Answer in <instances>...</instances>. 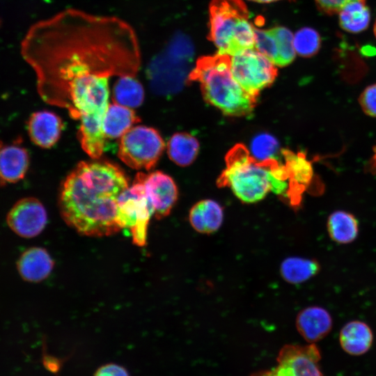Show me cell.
Listing matches in <instances>:
<instances>
[{"mask_svg":"<svg viewBox=\"0 0 376 376\" xmlns=\"http://www.w3.org/2000/svg\"><path fill=\"white\" fill-rule=\"evenodd\" d=\"M21 53L36 73L41 99L79 120L82 149L92 159L100 158L109 80L135 77L141 66L134 29L116 17L68 9L33 24Z\"/></svg>","mask_w":376,"mask_h":376,"instance_id":"6da1fadb","label":"cell"},{"mask_svg":"<svg viewBox=\"0 0 376 376\" xmlns=\"http://www.w3.org/2000/svg\"><path fill=\"white\" fill-rule=\"evenodd\" d=\"M128 187V179L118 166L97 159L81 162L61 186V216L82 235H114L121 230L116 221L118 198Z\"/></svg>","mask_w":376,"mask_h":376,"instance_id":"7a4b0ae2","label":"cell"},{"mask_svg":"<svg viewBox=\"0 0 376 376\" xmlns=\"http://www.w3.org/2000/svg\"><path fill=\"white\" fill-rule=\"evenodd\" d=\"M188 79L198 81L205 100L226 115L246 116L256 106L257 97L233 77L229 55L218 53L199 58Z\"/></svg>","mask_w":376,"mask_h":376,"instance_id":"3957f363","label":"cell"},{"mask_svg":"<svg viewBox=\"0 0 376 376\" xmlns=\"http://www.w3.org/2000/svg\"><path fill=\"white\" fill-rule=\"evenodd\" d=\"M276 159L258 161L242 144L235 145L226 156V169L218 179L219 187H229L242 202L263 200L279 182L272 173Z\"/></svg>","mask_w":376,"mask_h":376,"instance_id":"277c9868","label":"cell"},{"mask_svg":"<svg viewBox=\"0 0 376 376\" xmlns=\"http://www.w3.org/2000/svg\"><path fill=\"white\" fill-rule=\"evenodd\" d=\"M249 11L242 0H212L210 4L209 39L219 54L233 56L253 49L255 29L249 21Z\"/></svg>","mask_w":376,"mask_h":376,"instance_id":"5b68a950","label":"cell"},{"mask_svg":"<svg viewBox=\"0 0 376 376\" xmlns=\"http://www.w3.org/2000/svg\"><path fill=\"white\" fill-rule=\"evenodd\" d=\"M143 173L136 174L131 186L118 196L116 221L122 230L130 229L132 242L139 246L146 244L147 230L154 210L146 195Z\"/></svg>","mask_w":376,"mask_h":376,"instance_id":"8992f818","label":"cell"},{"mask_svg":"<svg viewBox=\"0 0 376 376\" xmlns=\"http://www.w3.org/2000/svg\"><path fill=\"white\" fill-rule=\"evenodd\" d=\"M164 147L163 139L155 129L138 125L120 137L118 156L133 169L149 171L157 163Z\"/></svg>","mask_w":376,"mask_h":376,"instance_id":"52a82bcc","label":"cell"},{"mask_svg":"<svg viewBox=\"0 0 376 376\" xmlns=\"http://www.w3.org/2000/svg\"><path fill=\"white\" fill-rule=\"evenodd\" d=\"M230 68L235 79L256 97L260 91L274 82L277 75L275 65L253 49L238 52L230 56Z\"/></svg>","mask_w":376,"mask_h":376,"instance_id":"ba28073f","label":"cell"},{"mask_svg":"<svg viewBox=\"0 0 376 376\" xmlns=\"http://www.w3.org/2000/svg\"><path fill=\"white\" fill-rule=\"evenodd\" d=\"M6 223L17 235L32 238L40 235L47 223V214L42 203L36 198L18 200L6 215Z\"/></svg>","mask_w":376,"mask_h":376,"instance_id":"9c48e42d","label":"cell"},{"mask_svg":"<svg viewBox=\"0 0 376 376\" xmlns=\"http://www.w3.org/2000/svg\"><path fill=\"white\" fill-rule=\"evenodd\" d=\"M320 359L315 343L285 345L276 357L278 364L287 367L291 376H324L319 366Z\"/></svg>","mask_w":376,"mask_h":376,"instance_id":"30bf717a","label":"cell"},{"mask_svg":"<svg viewBox=\"0 0 376 376\" xmlns=\"http://www.w3.org/2000/svg\"><path fill=\"white\" fill-rule=\"evenodd\" d=\"M143 185L155 217L161 219L168 216L178 196L177 186L171 177L159 171H154L144 174Z\"/></svg>","mask_w":376,"mask_h":376,"instance_id":"8fae6325","label":"cell"},{"mask_svg":"<svg viewBox=\"0 0 376 376\" xmlns=\"http://www.w3.org/2000/svg\"><path fill=\"white\" fill-rule=\"evenodd\" d=\"M18 136L10 143L0 141V185L16 183L24 179L29 166L28 150Z\"/></svg>","mask_w":376,"mask_h":376,"instance_id":"7c38bea8","label":"cell"},{"mask_svg":"<svg viewBox=\"0 0 376 376\" xmlns=\"http://www.w3.org/2000/svg\"><path fill=\"white\" fill-rule=\"evenodd\" d=\"M282 155L288 175V191L286 198L291 205H297L301 201L302 193L312 179V166L304 153L295 154L284 150Z\"/></svg>","mask_w":376,"mask_h":376,"instance_id":"4fadbf2b","label":"cell"},{"mask_svg":"<svg viewBox=\"0 0 376 376\" xmlns=\"http://www.w3.org/2000/svg\"><path fill=\"white\" fill-rule=\"evenodd\" d=\"M63 124L56 113L47 111L33 113L26 122L28 134L31 141L42 148H50L58 141Z\"/></svg>","mask_w":376,"mask_h":376,"instance_id":"5bb4252c","label":"cell"},{"mask_svg":"<svg viewBox=\"0 0 376 376\" xmlns=\"http://www.w3.org/2000/svg\"><path fill=\"white\" fill-rule=\"evenodd\" d=\"M16 266L23 280L38 283L50 275L54 267V261L45 249L33 246L22 253Z\"/></svg>","mask_w":376,"mask_h":376,"instance_id":"9a60e30c","label":"cell"},{"mask_svg":"<svg viewBox=\"0 0 376 376\" xmlns=\"http://www.w3.org/2000/svg\"><path fill=\"white\" fill-rule=\"evenodd\" d=\"M296 328L308 343L323 339L332 329L329 313L320 306H309L301 311L296 318Z\"/></svg>","mask_w":376,"mask_h":376,"instance_id":"2e32d148","label":"cell"},{"mask_svg":"<svg viewBox=\"0 0 376 376\" xmlns=\"http://www.w3.org/2000/svg\"><path fill=\"white\" fill-rule=\"evenodd\" d=\"M224 210L217 201L205 199L195 203L189 210V221L196 232L211 234L217 231L223 224Z\"/></svg>","mask_w":376,"mask_h":376,"instance_id":"e0dca14e","label":"cell"},{"mask_svg":"<svg viewBox=\"0 0 376 376\" xmlns=\"http://www.w3.org/2000/svg\"><path fill=\"white\" fill-rule=\"evenodd\" d=\"M373 334L370 327L359 320L346 323L340 329L339 342L342 349L352 356L366 353L372 346Z\"/></svg>","mask_w":376,"mask_h":376,"instance_id":"ac0fdd59","label":"cell"},{"mask_svg":"<svg viewBox=\"0 0 376 376\" xmlns=\"http://www.w3.org/2000/svg\"><path fill=\"white\" fill-rule=\"evenodd\" d=\"M140 120L132 109L114 102L109 104L102 124L104 135L106 139L120 138Z\"/></svg>","mask_w":376,"mask_h":376,"instance_id":"d6986e66","label":"cell"},{"mask_svg":"<svg viewBox=\"0 0 376 376\" xmlns=\"http://www.w3.org/2000/svg\"><path fill=\"white\" fill-rule=\"evenodd\" d=\"M320 269V264L314 259L292 256L282 261L280 273L288 283L300 284L317 274Z\"/></svg>","mask_w":376,"mask_h":376,"instance_id":"ffe728a7","label":"cell"},{"mask_svg":"<svg viewBox=\"0 0 376 376\" xmlns=\"http://www.w3.org/2000/svg\"><path fill=\"white\" fill-rule=\"evenodd\" d=\"M330 238L339 244L353 242L359 232L358 221L351 213L345 211H335L331 213L327 223Z\"/></svg>","mask_w":376,"mask_h":376,"instance_id":"44dd1931","label":"cell"},{"mask_svg":"<svg viewBox=\"0 0 376 376\" xmlns=\"http://www.w3.org/2000/svg\"><path fill=\"white\" fill-rule=\"evenodd\" d=\"M199 150V143L192 135L180 132L174 134L168 142L167 152L169 158L180 166L191 164Z\"/></svg>","mask_w":376,"mask_h":376,"instance_id":"7402d4cb","label":"cell"},{"mask_svg":"<svg viewBox=\"0 0 376 376\" xmlns=\"http://www.w3.org/2000/svg\"><path fill=\"white\" fill-rule=\"evenodd\" d=\"M340 27L347 32L357 33L369 25L370 13L365 1H354L345 4L338 12Z\"/></svg>","mask_w":376,"mask_h":376,"instance_id":"603a6c76","label":"cell"},{"mask_svg":"<svg viewBox=\"0 0 376 376\" xmlns=\"http://www.w3.org/2000/svg\"><path fill=\"white\" fill-rule=\"evenodd\" d=\"M143 100V87L135 77H118L113 88L114 103L132 109L141 106Z\"/></svg>","mask_w":376,"mask_h":376,"instance_id":"cb8c5ba5","label":"cell"},{"mask_svg":"<svg viewBox=\"0 0 376 376\" xmlns=\"http://www.w3.org/2000/svg\"><path fill=\"white\" fill-rule=\"evenodd\" d=\"M320 44L321 40L318 32L310 27L301 28L296 32L293 38L295 52L304 57L315 55L319 51Z\"/></svg>","mask_w":376,"mask_h":376,"instance_id":"d4e9b609","label":"cell"},{"mask_svg":"<svg viewBox=\"0 0 376 376\" xmlns=\"http://www.w3.org/2000/svg\"><path fill=\"white\" fill-rule=\"evenodd\" d=\"M277 42L279 49L278 66L283 67L290 64L295 57L293 36L287 28L276 26L272 29Z\"/></svg>","mask_w":376,"mask_h":376,"instance_id":"484cf974","label":"cell"},{"mask_svg":"<svg viewBox=\"0 0 376 376\" xmlns=\"http://www.w3.org/2000/svg\"><path fill=\"white\" fill-rule=\"evenodd\" d=\"M251 155L258 161L274 159L279 149L277 140L269 134L256 136L251 143Z\"/></svg>","mask_w":376,"mask_h":376,"instance_id":"4316f807","label":"cell"},{"mask_svg":"<svg viewBox=\"0 0 376 376\" xmlns=\"http://www.w3.org/2000/svg\"><path fill=\"white\" fill-rule=\"evenodd\" d=\"M255 45L259 52L265 56L274 65H278L279 49L276 39L272 29H255Z\"/></svg>","mask_w":376,"mask_h":376,"instance_id":"83f0119b","label":"cell"},{"mask_svg":"<svg viewBox=\"0 0 376 376\" xmlns=\"http://www.w3.org/2000/svg\"><path fill=\"white\" fill-rule=\"evenodd\" d=\"M359 103L368 116L376 117V84L368 86L361 94Z\"/></svg>","mask_w":376,"mask_h":376,"instance_id":"f1b7e54d","label":"cell"},{"mask_svg":"<svg viewBox=\"0 0 376 376\" xmlns=\"http://www.w3.org/2000/svg\"><path fill=\"white\" fill-rule=\"evenodd\" d=\"M319 9L329 15L338 13L347 3L354 1L365 0H315Z\"/></svg>","mask_w":376,"mask_h":376,"instance_id":"f546056e","label":"cell"},{"mask_svg":"<svg viewBox=\"0 0 376 376\" xmlns=\"http://www.w3.org/2000/svg\"><path fill=\"white\" fill-rule=\"evenodd\" d=\"M93 376H130V375L123 366L111 363L100 366Z\"/></svg>","mask_w":376,"mask_h":376,"instance_id":"4dcf8cb0","label":"cell"},{"mask_svg":"<svg viewBox=\"0 0 376 376\" xmlns=\"http://www.w3.org/2000/svg\"><path fill=\"white\" fill-rule=\"evenodd\" d=\"M249 376H275L273 370H260L252 373Z\"/></svg>","mask_w":376,"mask_h":376,"instance_id":"1f68e13d","label":"cell"},{"mask_svg":"<svg viewBox=\"0 0 376 376\" xmlns=\"http://www.w3.org/2000/svg\"><path fill=\"white\" fill-rule=\"evenodd\" d=\"M250 1H256L259 3H269V2H273V1H276L279 0H250Z\"/></svg>","mask_w":376,"mask_h":376,"instance_id":"d6a6232c","label":"cell"},{"mask_svg":"<svg viewBox=\"0 0 376 376\" xmlns=\"http://www.w3.org/2000/svg\"><path fill=\"white\" fill-rule=\"evenodd\" d=\"M372 163H373V168L376 170V149L375 150V155H374V157L373 158V162Z\"/></svg>","mask_w":376,"mask_h":376,"instance_id":"836d02e7","label":"cell"},{"mask_svg":"<svg viewBox=\"0 0 376 376\" xmlns=\"http://www.w3.org/2000/svg\"><path fill=\"white\" fill-rule=\"evenodd\" d=\"M374 33H375V36L376 37V21H375V24H374Z\"/></svg>","mask_w":376,"mask_h":376,"instance_id":"e575fe53","label":"cell"}]
</instances>
